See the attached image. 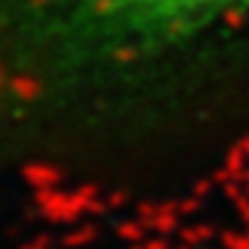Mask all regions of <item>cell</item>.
<instances>
[{
    "label": "cell",
    "instance_id": "cell-1",
    "mask_svg": "<svg viewBox=\"0 0 249 249\" xmlns=\"http://www.w3.org/2000/svg\"><path fill=\"white\" fill-rule=\"evenodd\" d=\"M249 22V0H0V58L39 89L150 70Z\"/></svg>",
    "mask_w": 249,
    "mask_h": 249
}]
</instances>
